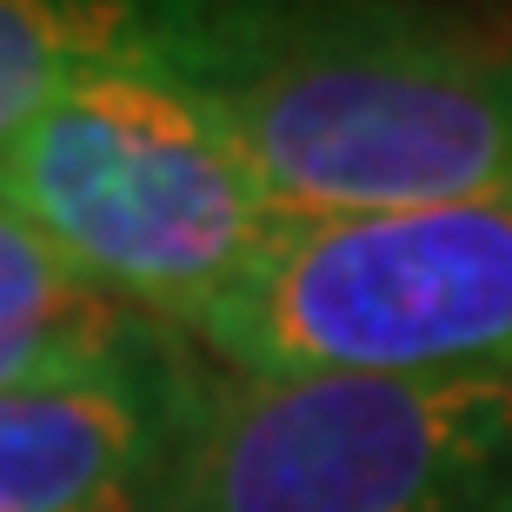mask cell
<instances>
[{
  "mask_svg": "<svg viewBox=\"0 0 512 512\" xmlns=\"http://www.w3.org/2000/svg\"><path fill=\"white\" fill-rule=\"evenodd\" d=\"M180 74L286 220L512 200V34L439 0H213Z\"/></svg>",
  "mask_w": 512,
  "mask_h": 512,
  "instance_id": "1",
  "label": "cell"
},
{
  "mask_svg": "<svg viewBox=\"0 0 512 512\" xmlns=\"http://www.w3.org/2000/svg\"><path fill=\"white\" fill-rule=\"evenodd\" d=\"M0 207L107 300L180 340H193L293 227L180 67L67 80L0 133Z\"/></svg>",
  "mask_w": 512,
  "mask_h": 512,
  "instance_id": "2",
  "label": "cell"
},
{
  "mask_svg": "<svg viewBox=\"0 0 512 512\" xmlns=\"http://www.w3.org/2000/svg\"><path fill=\"white\" fill-rule=\"evenodd\" d=\"M147 512H512V380H260L200 353Z\"/></svg>",
  "mask_w": 512,
  "mask_h": 512,
  "instance_id": "3",
  "label": "cell"
},
{
  "mask_svg": "<svg viewBox=\"0 0 512 512\" xmlns=\"http://www.w3.org/2000/svg\"><path fill=\"white\" fill-rule=\"evenodd\" d=\"M193 346L260 380H512V200L293 220Z\"/></svg>",
  "mask_w": 512,
  "mask_h": 512,
  "instance_id": "4",
  "label": "cell"
},
{
  "mask_svg": "<svg viewBox=\"0 0 512 512\" xmlns=\"http://www.w3.org/2000/svg\"><path fill=\"white\" fill-rule=\"evenodd\" d=\"M200 346L173 333L107 380L0 393V512H147Z\"/></svg>",
  "mask_w": 512,
  "mask_h": 512,
  "instance_id": "5",
  "label": "cell"
},
{
  "mask_svg": "<svg viewBox=\"0 0 512 512\" xmlns=\"http://www.w3.org/2000/svg\"><path fill=\"white\" fill-rule=\"evenodd\" d=\"M167 340V326L107 300L20 213L0 207V393L107 380Z\"/></svg>",
  "mask_w": 512,
  "mask_h": 512,
  "instance_id": "6",
  "label": "cell"
},
{
  "mask_svg": "<svg viewBox=\"0 0 512 512\" xmlns=\"http://www.w3.org/2000/svg\"><path fill=\"white\" fill-rule=\"evenodd\" d=\"M213 0H0V133L80 74L180 67Z\"/></svg>",
  "mask_w": 512,
  "mask_h": 512,
  "instance_id": "7",
  "label": "cell"
}]
</instances>
